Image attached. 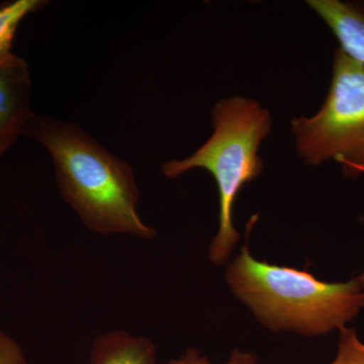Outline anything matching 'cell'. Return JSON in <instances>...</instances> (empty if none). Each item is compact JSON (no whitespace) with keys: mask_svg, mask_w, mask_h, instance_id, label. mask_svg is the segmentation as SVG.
Wrapping results in <instances>:
<instances>
[{"mask_svg":"<svg viewBox=\"0 0 364 364\" xmlns=\"http://www.w3.org/2000/svg\"><path fill=\"white\" fill-rule=\"evenodd\" d=\"M25 136L53 160L64 200L91 231L152 239L156 232L138 214L140 198L133 168L73 122L35 112Z\"/></svg>","mask_w":364,"mask_h":364,"instance_id":"1","label":"cell"},{"mask_svg":"<svg viewBox=\"0 0 364 364\" xmlns=\"http://www.w3.org/2000/svg\"><path fill=\"white\" fill-rule=\"evenodd\" d=\"M227 280L237 298L273 331L327 334L346 327L364 306L358 279L329 284L308 272L261 262L249 252L247 242L228 267Z\"/></svg>","mask_w":364,"mask_h":364,"instance_id":"2","label":"cell"},{"mask_svg":"<svg viewBox=\"0 0 364 364\" xmlns=\"http://www.w3.org/2000/svg\"><path fill=\"white\" fill-rule=\"evenodd\" d=\"M214 133L193 155L164 163L162 173L176 178L191 169L208 170L219 191V231L210 247V259L222 265L240 239L233 225V208L237 196L248 182L263 171L258 155L261 142L269 134V111L256 100L233 97L220 100L212 111Z\"/></svg>","mask_w":364,"mask_h":364,"instance_id":"3","label":"cell"},{"mask_svg":"<svg viewBox=\"0 0 364 364\" xmlns=\"http://www.w3.org/2000/svg\"><path fill=\"white\" fill-rule=\"evenodd\" d=\"M291 130L308 164L334 160L345 176L364 173V65L337 49L324 104L315 116L293 119Z\"/></svg>","mask_w":364,"mask_h":364,"instance_id":"4","label":"cell"},{"mask_svg":"<svg viewBox=\"0 0 364 364\" xmlns=\"http://www.w3.org/2000/svg\"><path fill=\"white\" fill-rule=\"evenodd\" d=\"M31 95L32 79L25 60L14 54L0 62V156L25 136L35 114Z\"/></svg>","mask_w":364,"mask_h":364,"instance_id":"5","label":"cell"},{"mask_svg":"<svg viewBox=\"0 0 364 364\" xmlns=\"http://www.w3.org/2000/svg\"><path fill=\"white\" fill-rule=\"evenodd\" d=\"M308 6L329 26L339 49L364 65V2L309 0Z\"/></svg>","mask_w":364,"mask_h":364,"instance_id":"6","label":"cell"},{"mask_svg":"<svg viewBox=\"0 0 364 364\" xmlns=\"http://www.w3.org/2000/svg\"><path fill=\"white\" fill-rule=\"evenodd\" d=\"M91 364H155L156 348L146 337L132 336L124 331L100 335L93 342Z\"/></svg>","mask_w":364,"mask_h":364,"instance_id":"7","label":"cell"},{"mask_svg":"<svg viewBox=\"0 0 364 364\" xmlns=\"http://www.w3.org/2000/svg\"><path fill=\"white\" fill-rule=\"evenodd\" d=\"M45 0H11L0 2V62L14 55V41L21 21L47 6Z\"/></svg>","mask_w":364,"mask_h":364,"instance_id":"8","label":"cell"},{"mask_svg":"<svg viewBox=\"0 0 364 364\" xmlns=\"http://www.w3.org/2000/svg\"><path fill=\"white\" fill-rule=\"evenodd\" d=\"M329 364H364V343L350 328L339 330L338 351Z\"/></svg>","mask_w":364,"mask_h":364,"instance_id":"9","label":"cell"},{"mask_svg":"<svg viewBox=\"0 0 364 364\" xmlns=\"http://www.w3.org/2000/svg\"><path fill=\"white\" fill-rule=\"evenodd\" d=\"M166 364H212L207 358L200 355L195 348L188 349L186 354L178 359H172ZM226 364H259L254 354L246 353L235 349Z\"/></svg>","mask_w":364,"mask_h":364,"instance_id":"10","label":"cell"},{"mask_svg":"<svg viewBox=\"0 0 364 364\" xmlns=\"http://www.w3.org/2000/svg\"><path fill=\"white\" fill-rule=\"evenodd\" d=\"M0 364H26L20 345L2 331H0Z\"/></svg>","mask_w":364,"mask_h":364,"instance_id":"11","label":"cell"},{"mask_svg":"<svg viewBox=\"0 0 364 364\" xmlns=\"http://www.w3.org/2000/svg\"><path fill=\"white\" fill-rule=\"evenodd\" d=\"M359 282H360L361 287H363V299H364V272L361 273L360 275L358 277Z\"/></svg>","mask_w":364,"mask_h":364,"instance_id":"12","label":"cell"}]
</instances>
